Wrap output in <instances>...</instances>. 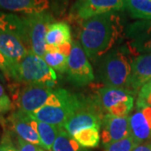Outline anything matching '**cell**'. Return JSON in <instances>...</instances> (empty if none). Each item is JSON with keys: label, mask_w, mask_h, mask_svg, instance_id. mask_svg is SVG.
Masks as SVG:
<instances>
[{"label": "cell", "mask_w": 151, "mask_h": 151, "mask_svg": "<svg viewBox=\"0 0 151 151\" xmlns=\"http://www.w3.org/2000/svg\"><path fill=\"white\" fill-rule=\"evenodd\" d=\"M104 115L97 102L92 103L84 102L81 108L65 122L62 128L71 136L85 129L101 128Z\"/></svg>", "instance_id": "9"}, {"label": "cell", "mask_w": 151, "mask_h": 151, "mask_svg": "<svg viewBox=\"0 0 151 151\" xmlns=\"http://www.w3.org/2000/svg\"><path fill=\"white\" fill-rule=\"evenodd\" d=\"M136 107H151V80L142 86L138 92Z\"/></svg>", "instance_id": "26"}, {"label": "cell", "mask_w": 151, "mask_h": 151, "mask_svg": "<svg viewBox=\"0 0 151 151\" xmlns=\"http://www.w3.org/2000/svg\"><path fill=\"white\" fill-rule=\"evenodd\" d=\"M129 135L140 145L151 139V107H137L129 116Z\"/></svg>", "instance_id": "15"}, {"label": "cell", "mask_w": 151, "mask_h": 151, "mask_svg": "<svg viewBox=\"0 0 151 151\" xmlns=\"http://www.w3.org/2000/svg\"><path fill=\"white\" fill-rule=\"evenodd\" d=\"M46 64L59 73H64L67 70L68 56L56 51H46L42 57Z\"/></svg>", "instance_id": "24"}, {"label": "cell", "mask_w": 151, "mask_h": 151, "mask_svg": "<svg viewBox=\"0 0 151 151\" xmlns=\"http://www.w3.org/2000/svg\"><path fill=\"white\" fill-rule=\"evenodd\" d=\"M24 27V45L33 53L43 57L46 52L45 35L54 18L46 12L21 16Z\"/></svg>", "instance_id": "5"}, {"label": "cell", "mask_w": 151, "mask_h": 151, "mask_svg": "<svg viewBox=\"0 0 151 151\" xmlns=\"http://www.w3.org/2000/svg\"><path fill=\"white\" fill-rule=\"evenodd\" d=\"M126 35L131 52L151 55V20L136 21L129 24Z\"/></svg>", "instance_id": "12"}, {"label": "cell", "mask_w": 151, "mask_h": 151, "mask_svg": "<svg viewBox=\"0 0 151 151\" xmlns=\"http://www.w3.org/2000/svg\"><path fill=\"white\" fill-rule=\"evenodd\" d=\"M0 70H2V72H3L8 78H9V66H8V64H7V61H6L4 56L3 54L1 53V51H0Z\"/></svg>", "instance_id": "30"}, {"label": "cell", "mask_w": 151, "mask_h": 151, "mask_svg": "<svg viewBox=\"0 0 151 151\" xmlns=\"http://www.w3.org/2000/svg\"><path fill=\"white\" fill-rule=\"evenodd\" d=\"M66 72L68 79L77 86H85L94 80L91 63L81 43L77 41H72L71 44Z\"/></svg>", "instance_id": "7"}, {"label": "cell", "mask_w": 151, "mask_h": 151, "mask_svg": "<svg viewBox=\"0 0 151 151\" xmlns=\"http://www.w3.org/2000/svg\"><path fill=\"white\" fill-rule=\"evenodd\" d=\"M57 76L42 57L32 51L22 60L18 66L14 81L24 84H44L53 88L56 83Z\"/></svg>", "instance_id": "4"}, {"label": "cell", "mask_w": 151, "mask_h": 151, "mask_svg": "<svg viewBox=\"0 0 151 151\" xmlns=\"http://www.w3.org/2000/svg\"><path fill=\"white\" fill-rule=\"evenodd\" d=\"M134 95L125 88L105 86L98 90L97 103L104 114L129 117L134 105Z\"/></svg>", "instance_id": "6"}, {"label": "cell", "mask_w": 151, "mask_h": 151, "mask_svg": "<svg viewBox=\"0 0 151 151\" xmlns=\"http://www.w3.org/2000/svg\"><path fill=\"white\" fill-rule=\"evenodd\" d=\"M12 108V103L4 88L0 84V113H8Z\"/></svg>", "instance_id": "27"}, {"label": "cell", "mask_w": 151, "mask_h": 151, "mask_svg": "<svg viewBox=\"0 0 151 151\" xmlns=\"http://www.w3.org/2000/svg\"><path fill=\"white\" fill-rule=\"evenodd\" d=\"M130 15L142 20H151V0H125Z\"/></svg>", "instance_id": "20"}, {"label": "cell", "mask_w": 151, "mask_h": 151, "mask_svg": "<svg viewBox=\"0 0 151 151\" xmlns=\"http://www.w3.org/2000/svg\"><path fill=\"white\" fill-rule=\"evenodd\" d=\"M51 151H81V145L63 128L59 130Z\"/></svg>", "instance_id": "23"}, {"label": "cell", "mask_w": 151, "mask_h": 151, "mask_svg": "<svg viewBox=\"0 0 151 151\" xmlns=\"http://www.w3.org/2000/svg\"><path fill=\"white\" fill-rule=\"evenodd\" d=\"M72 137L83 148H95L99 145L101 139L100 128L85 129L77 132Z\"/></svg>", "instance_id": "22"}, {"label": "cell", "mask_w": 151, "mask_h": 151, "mask_svg": "<svg viewBox=\"0 0 151 151\" xmlns=\"http://www.w3.org/2000/svg\"><path fill=\"white\" fill-rule=\"evenodd\" d=\"M122 33L120 18L116 12H110L81 22L79 37L86 55L95 60L107 54Z\"/></svg>", "instance_id": "1"}, {"label": "cell", "mask_w": 151, "mask_h": 151, "mask_svg": "<svg viewBox=\"0 0 151 151\" xmlns=\"http://www.w3.org/2000/svg\"><path fill=\"white\" fill-rule=\"evenodd\" d=\"M49 7V0H0L1 9L21 13L24 15L46 12Z\"/></svg>", "instance_id": "17"}, {"label": "cell", "mask_w": 151, "mask_h": 151, "mask_svg": "<svg viewBox=\"0 0 151 151\" xmlns=\"http://www.w3.org/2000/svg\"><path fill=\"white\" fill-rule=\"evenodd\" d=\"M13 145L14 143L12 141L9 134V133L4 134L2 138V140L0 142V151H9Z\"/></svg>", "instance_id": "29"}, {"label": "cell", "mask_w": 151, "mask_h": 151, "mask_svg": "<svg viewBox=\"0 0 151 151\" xmlns=\"http://www.w3.org/2000/svg\"><path fill=\"white\" fill-rule=\"evenodd\" d=\"M124 9L125 0H76L70 9V15L82 22L99 14Z\"/></svg>", "instance_id": "8"}, {"label": "cell", "mask_w": 151, "mask_h": 151, "mask_svg": "<svg viewBox=\"0 0 151 151\" xmlns=\"http://www.w3.org/2000/svg\"><path fill=\"white\" fill-rule=\"evenodd\" d=\"M16 150L17 151H46L42 147L29 143L19 137H18L17 139Z\"/></svg>", "instance_id": "28"}, {"label": "cell", "mask_w": 151, "mask_h": 151, "mask_svg": "<svg viewBox=\"0 0 151 151\" xmlns=\"http://www.w3.org/2000/svg\"><path fill=\"white\" fill-rule=\"evenodd\" d=\"M150 80H151V55H139L133 60L131 64L129 90L135 94Z\"/></svg>", "instance_id": "16"}, {"label": "cell", "mask_w": 151, "mask_h": 151, "mask_svg": "<svg viewBox=\"0 0 151 151\" xmlns=\"http://www.w3.org/2000/svg\"><path fill=\"white\" fill-rule=\"evenodd\" d=\"M131 64L129 56L121 50H113L103 57L99 67V76L107 86L129 90Z\"/></svg>", "instance_id": "3"}, {"label": "cell", "mask_w": 151, "mask_h": 151, "mask_svg": "<svg viewBox=\"0 0 151 151\" xmlns=\"http://www.w3.org/2000/svg\"><path fill=\"white\" fill-rule=\"evenodd\" d=\"M0 51L4 56L9 70V78L14 80L17 68L29 50L22 40L15 34L0 32Z\"/></svg>", "instance_id": "11"}, {"label": "cell", "mask_w": 151, "mask_h": 151, "mask_svg": "<svg viewBox=\"0 0 151 151\" xmlns=\"http://www.w3.org/2000/svg\"><path fill=\"white\" fill-rule=\"evenodd\" d=\"M132 151H151V141H147L137 145Z\"/></svg>", "instance_id": "31"}, {"label": "cell", "mask_w": 151, "mask_h": 151, "mask_svg": "<svg viewBox=\"0 0 151 151\" xmlns=\"http://www.w3.org/2000/svg\"><path fill=\"white\" fill-rule=\"evenodd\" d=\"M84 102L65 89H55L46 104L29 114L38 122L62 128L65 122L81 108Z\"/></svg>", "instance_id": "2"}, {"label": "cell", "mask_w": 151, "mask_h": 151, "mask_svg": "<svg viewBox=\"0 0 151 151\" xmlns=\"http://www.w3.org/2000/svg\"><path fill=\"white\" fill-rule=\"evenodd\" d=\"M9 151H17L16 148H15V146H14V145H13L11 146L10 149H9Z\"/></svg>", "instance_id": "32"}, {"label": "cell", "mask_w": 151, "mask_h": 151, "mask_svg": "<svg viewBox=\"0 0 151 151\" xmlns=\"http://www.w3.org/2000/svg\"><path fill=\"white\" fill-rule=\"evenodd\" d=\"M72 43L70 26L65 22H54L49 25L45 35L46 48H55Z\"/></svg>", "instance_id": "18"}, {"label": "cell", "mask_w": 151, "mask_h": 151, "mask_svg": "<svg viewBox=\"0 0 151 151\" xmlns=\"http://www.w3.org/2000/svg\"><path fill=\"white\" fill-rule=\"evenodd\" d=\"M139 145L131 136H128L124 139L117 141L106 147L105 151H132Z\"/></svg>", "instance_id": "25"}, {"label": "cell", "mask_w": 151, "mask_h": 151, "mask_svg": "<svg viewBox=\"0 0 151 151\" xmlns=\"http://www.w3.org/2000/svg\"><path fill=\"white\" fill-rule=\"evenodd\" d=\"M101 127V139L105 147L129 136V117H115L105 114Z\"/></svg>", "instance_id": "13"}, {"label": "cell", "mask_w": 151, "mask_h": 151, "mask_svg": "<svg viewBox=\"0 0 151 151\" xmlns=\"http://www.w3.org/2000/svg\"><path fill=\"white\" fill-rule=\"evenodd\" d=\"M54 89L44 84H25L17 95L19 110L32 114L45 106Z\"/></svg>", "instance_id": "10"}, {"label": "cell", "mask_w": 151, "mask_h": 151, "mask_svg": "<svg viewBox=\"0 0 151 151\" xmlns=\"http://www.w3.org/2000/svg\"><path fill=\"white\" fill-rule=\"evenodd\" d=\"M0 32L15 34L24 43V27L21 17L0 12ZM26 46V45H25Z\"/></svg>", "instance_id": "19"}, {"label": "cell", "mask_w": 151, "mask_h": 151, "mask_svg": "<svg viewBox=\"0 0 151 151\" xmlns=\"http://www.w3.org/2000/svg\"><path fill=\"white\" fill-rule=\"evenodd\" d=\"M60 127L54 126L51 124L38 122L37 121V131L40 137V140L41 147L46 151H51L52 146L59 133Z\"/></svg>", "instance_id": "21"}, {"label": "cell", "mask_w": 151, "mask_h": 151, "mask_svg": "<svg viewBox=\"0 0 151 151\" xmlns=\"http://www.w3.org/2000/svg\"><path fill=\"white\" fill-rule=\"evenodd\" d=\"M9 121L18 137L33 145L41 147L37 131V121L33 119L29 114L18 109L11 113Z\"/></svg>", "instance_id": "14"}]
</instances>
